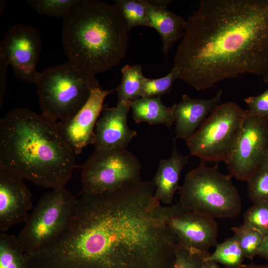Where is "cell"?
<instances>
[{"label": "cell", "mask_w": 268, "mask_h": 268, "mask_svg": "<svg viewBox=\"0 0 268 268\" xmlns=\"http://www.w3.org/2000/svg\"><path fill=\"white\" fill-rule=\"evenodd\" d=\"M243 224L268 235V202L254 203L244 213Z\"/></svg>", "instance_id": "29"}, {"label": "cell", "mask_w": 268, "mask_h": 268, "mask_svg": "<svg viewBox=\"0 0 268 268\" xmlns=\"http://www.w3.org/2000/svg\"><path fill=\"white\" fill-rule=\"evenodd\" d=\"M245 114L234 102L218 105L186 141L190 156L205 162L226 163L236 147Z\"/></svg>", "instance_id": "7"}, {"label": "cell", "mask_w": 268, "mask_h": 268, "mask_svg": "<svg viewBox=\"0 0 268 268\" xmlns=\"http://www.w3.org/2000/svg\"><path fill=\"white\" fill-rule=\"evenodd\" d=\"M76 202L65 187L42 195L17 237L25 255L43 249L61 233L70 220Z\"/></svg>", "instance_id": "8"}, {"label": "cell", "mask_w": 268, "mask_h": 268, "mask_svg": "<svg viewBox=\"0 0 268 268\" xmlns=\"http://www.w3.org/2000/svg\"><path fill=\"white\" fill-rule=\"evenodd\" d=\"M178 79V73L173 68L165 76L156 79L145 77L140 92L141 97H161L172 90L175 81Z\"/></svg>", "instance_id": "27"}, {"label": "cell", "mask_w": 268, "mask_h": 268, "mask_svg": "<svg viewBox=\"0 0 268 268\" xmlns=\"http://www.w3.org/2000/svg\"><path fill=\"white\" fill-rule=\"evenodd\" d=\"M169 0H145L146 13L151 28L160 36L162 51L167 56L173 45L184 34L187 25L181 15L169 11Z\"/></svg>", "instance_id": "17"}, {"label": "cell", "mask_w": 268, "mask_h": 268, "mask_svg": "<svg viewBox=\"0 0 268 268\" xmlns=\"http://www.w3.org/2000/svg\"><path fill=\"white\" fill-rule=\"evenodd\" d=\"M74 153L57 123L26 108L0 120V168L45 188L65 187L75 167Z\"/></svg>", "instance_id": "3"}, {"label": "cell", "mask_w": 268, "mask_h": 268, "mask_svg": "<svg viewBox=\"0 0 268 268\" xmlns=\"http://www.w3.org/2000/svg\"><path fill=\"white\" fill-rule=\"evenodd\" d=\"M257 256L268 260V235L265 236Z\"/></svg>", "instance_id": "32"}, {"label": "cell", "mask_w": 268, "mask_h": 268, "mask_svg": "<svg viewBox=\"0 0 268 268\" xmlns=\"http://www.w3.org/2000/svg\"><path fill=\"white\" fill-rule=\"evenodd\" d=\"M114 3L119 7L130 30L137 26L151 28L147 16L145 0H116Z\"/></svg>", "instance_id": "23"}, {"label": "cell", "mask_w": 268, "mask_h": 268, "mask_svg": "<svg viewBox=\"0 0 268 268\" xmlns=\"http://www.w3.org/2000/svg\"><path fill=\"white\" fill-rule=\"evenodd\" d=\"M264 81L268 83V73L263 76Z\"/></svg>", "instance_id": "35"}, {"label": "cell", "mask_w": 268, "mask_h": 268, "mask_svg": "<svg viewBox=\"0 0 268 268\" xmlns=\"http://www.w3.org/2000/svg\"><path fill=\"white\" fill-rule=\"evenodd\" d=\"M132 117L136 123L163 125L170 128L174 121L171 107L166 106L161 97H140L130 103Z\"/></svg>", "instance_id": "19"}, {"label": "cell", "mask_w": 268, "mask_h": 268, "mask_svg": "<svg viewBox=\"0 0 268 268\" xmlns=\"http://www.w3.org/2000/svg\"><path fill=\"white\" fill-rule=\"evenodd\" d=\"M8 63L0 54V106H1L6 90V75Z\"/></svg>", "instance_id": "31"}, {"label": "cell", "mask_w": 268, "mask_h": 268, "mask_svg": "<svg viewBox=\"0 0 268 268\" xmlns=\"http://www.w3.org/2000/svg\"><path fill=\"white\" fill-rule=\"evenodd\" d=\"M267 119H268V117H267Z\"/></svg>", "instance_id": "36"}, {"label": "cell", "mask_w": 268, "mask_h": 268, "mask_svg": "<svg viewBox=\"0 0 268 268\" xmlns=\"http://www.w3.org/2000/svg\"><path fill=\"white\" fill-rule=\"evenodd\" d=\"M122 78L117 91V104L130 103L140 98V92L144 78L142 67L139 65H125L121 69Z\"/></svg>", "instance_id": "20"}, {"label": "cell", "mask_w": 268, "mask_h": 268, "mask_svg": "<svg viewBox=\"0 0 268 268\" xmlns=\"http://www.w3.org/2000/svg\"><path fill=\"white\" fill-rule=\"evenodd\" d=\"M35 83L41 114L56 123L73 117L99 84L95 75L69 61L44 69Z\"/></svg>", "instance_id": "5"}, {"label": "cell", "mask_w": 268, "mask_h": 268, "mask_svg": "<svg viewBox=\"0 0 268 268\" xmlns=\"http://www.w3.org/2000/svg\"><path fill=\"white\" fill-rule=\"evenodd\" d=\"M42 38L34 27L16 24L8 29L0 42V54L11 66L15 75L35 83L39 72L36 65L42 48Z\"/></svg>", "instance_id": "11"}, {"label": "cell", "mask_w": 268, "mask_h": 268, "mask_svg": "<svg viewBox=\"0 0 268 268\" xmlns=\"http://www.w3.org/2000/svg\"><path fill=\"white\" fill-rule=\"evenodd\" d=\"M232 176L209 167L202 161L188 172L180 186L178 203L184 208L212 218H232L239 214L242 204Z\"/></svg>", "instance_id": "6"}, {"label": "cell", "mask_w": 268, "mask_h": 268, "mask_svg": "<svg viewBox=\"0 0 268 268\" xmlns=\"http://www.w3.org/2000/svg\"><path fill=\"white\" fill-rule=\"evenodd\" d=\"M32 206L31 192L18 175L0 168V231L25 223Z\"/></svg>", "instance_id": "14"}, {"label": "cell", "mask_w": 268, "mask_h": 268, "mask_svg": "<svg viewBox=\"0 0 268 268\" xmlns=\"http://www.w3.org/2000/svg\"><path fill=\"white\" fill-rule=\"evenodd\" d=\"M247 182L248 196L254 203L268 202V162Z\"/></svg>", "instance_id": "28"}, {"label": "cell", "mask_w": 268, "mask_h": 268, "mask_svg": "<svg viewBox=\"0 0 268 268\" xmlns=\"http://www.w3.org/2000/svg\"><path fill=\"white\" fill-rule=\"evenodd\" d=\"M153 181L84 192L61 233L30 256L32 268H172L177 240Z\"/></svg>", "instance_id": "1"}, {"label": "cell", "mask_w": 268, "mask_h": 268, "mask_svg": "<svg viewBox=\"0 0 268 268\" xmlns=\"http://www.w3.org/2000/svg\"><path fill=\"white\" fill-rule=\"evenodd\" d=\"M248 105L249 111L258 116H268V88L262 94L255 96H250L245 99Z\"/></svg>", "instance_id": "30"}, {"label": "cell", "mask_w": 268, "mask_h": 268, "mask_svg": "<svg viewBox=\"0 0 268 268\" xmlns=\"http://www.w3.org/2000/svg\"><path fill=\"white\" fill-rule=\"evenodd\" d=\"M236 147L226 163L230 175L247 182L268 162V120L245 110Z\"/></svg>", "instance_id": "10"}, {"label": "cell", "mask_w": 268, "mask_h": 268, "mask_svg": "<svg viewBox=\"0 0 268 268\" xmlns=\"http://www.w3.org/2000/svg\"><path fill=\"white\" fill-rule=\"evenodd\" d=\"M80 0H28L27 2L38 13L63 18Z\"/></svg>", "instance_id": "25"}, {"label": "cell", "mask_w": 268, "mask_h": 268, "mask_svg": "<svg viewBox=\"0 0 268 268\" xmlns=\"http://www.w3.org/2000/svg\"><path fill=\"white\" fill-rule=\"evenodd\" d=\"M234 233L246 258L253 260L257 256L265 236L258 231L242 224L233 227Z\"/></svg>", "instance_id": "24"}, {"label": "cell", "mask_w": 268, "mask_h": 268, "mask_svg": "<svg viewBox=\"0 0 268 268\" xmlns=\"http://www.w3.org/2000/svg\"><path fill=\"white\" fill-rule=\"evenodd\" d=\"M180 79L206 90L225 79L268 73V0H201L173 59Z\"/></svg>", "instance_id": "2"}, {"label": "cell", "mask_w": 268, "mask_h": 268, "mask_svg": "<svg viewBox=\"0 0 268 268\" xmlns=\"http://www.w3.org/2000/svg\"><path fill=\"white\" fill-rule=\"evenodd\" d=\"M240 268H268L267 265H259L255 263H250L249 264H243Z\"/></svg>", "instance_id": "33"}, {"label": "cell", "mask_w": 268, "mask_h": 268, "mask_svg": "<svg viewBox=\"0 0 268 268\" xmlns=\"http://www.w3.org/2000/svg\"><path fill=\"white\" fill-rule=\"evenodd\" d=\"M222 95L220 90L211 99H193L184 94L182 100L171 107L176 139L187 141L205 121L206 117L219 105Z\"/></svg>", "instance_id": "16"}, {"label": "cell", "mask_w": 268, "mask_h": 268, "mask_svg": "<svg viewBox=\"0 0 268 268\" xmlns=\"http://www.w3.org/2000/svg\"><path fill=\"white\" fill-rule=\"evenodd\" d=\"M245 257L234 235L217 244L214 251L208 254L206 261L219 263L226 268H240Z\"/></svg>", "instance_id": "21"}, {"label": "cell", "mask_w": 268, "mask_h": 268, "mask_svg": "<svg viewBox=\"0 0 268 268\" xmlns=\"http://www.w3.org/2000/svg\"><path fill=\"white\" fill-rule=\"evenodd\" d=\"M208 252H201L183 246L177 242L172 268H205Z\"/></svg>", "instance_id": "26"}, {"label": "cell", "mask_w": 268, "mask_h": 268, "mask_svg": "<svg viewBox=\"0 0 268 268\" xmlns=\"http://www.w3.org/2000/svg\"><path fill=\"white\" fill-rule=\"evenodd\" d=\"M115 90H107L100 84L92 90L89 97L80 110L66 122L57 123L62 138L75 155L94 144L95 128L101 114L105 98Z\"/></svg>", "instance_id": "13"}, {"label": "cell", "mask_w": 268, "mask_h": 268, "mask_svg": "<svg viewBox=\"0 0 268 268\" xmlns=\"http://www.w3.org/2000/svg\"><path fill=\"white\" fill-rule=\"evenodd\" d=\"M141 167L137 158L126 149H95L82 168L83 192H111L139 181Z\"/></svg>", "instance_id": "9"}, {"label": "cell", "mask_w": 268, "mask_h": 268, "mask_svg": "<svg viewBox=\"0 0 268 268\" xmlns=\"http://www.w3.org/2000/svg\"><path fill=\"white\" fill-rule=\"evenodd\" d=\"M130 31L115 4L80 0L62 18L63 48L69 62L95 75L124 58Z\"/></svg>", "instance_id": "4"}, {"label": "cell", "mask_w": 268, "mask_h": 268, "mask_svg": "<svg viewBox=\"0 0 268 268\" xmlns=\"http://www.w3.org/2000/svg\"><path fill=\"white\" fill-rule=\"evenodd\" d=\"M167 206L166 224L178 243L204 252L217 245L218 226L214 219L188 210L178 202Z\"/></svg>", "instance_id": "12"}, {"label": "cell", "mask_w": 268, "mask_h": 268, "mask_svg": "<svg viewBox=\"0 0 268 268\" xmlns=\"http://www.w3.org/2000/svg\"><path fill=\"white\" fill-rule=\"evenodd\" d=\"M0 268H29L17 237L0 234Z\"/></svg>", "instance_id": "22"}, {"label": "cell", "mask_w": 268, "mask_h": 268, "mask_svg": "<svg viewBox=\"0 0 268 268\" xmlns=\"http://www.w3.org/2000/svg\"><path fill=\"white\" fill-rule=\"evenodd\" d=\"M205 268H220L218 265V264L212 262V261H206Z\"/></svg>", "instance_id": "34"}, {"label": "cell", "mask_w": 268, "mask_h": 268, "mask_svg": "<svg viewBox=\"0 0 268 268\" xmlns=\"http://www.w3.org/2000/svg\"><path fill=\"white\" fill-rule=\"evenodd\" d=\"M176 138L173 139L172 155L160 161L153 182L155 186L154 197L161 204H171L176 191L182 171L188 163L189 156L181 155L177 149Z\"/></svg>", "instance_id": "18"}, {"label": "cell", "mask_w": 268, "mask_h": 268, "mask_svg": "<svg viewBox=\"0 0 268 268\" xmlns=\"http://www.w3.org/2000/svg\"><path fill=\"white\" fill-rule=\"evenodd\" d=\"M130 109V104L120 103L115 107L104 110L96 125L93 144L95 149H126L137 134L128 125Z\"/></svg>", "instance_id": "15"}]
</instances>
